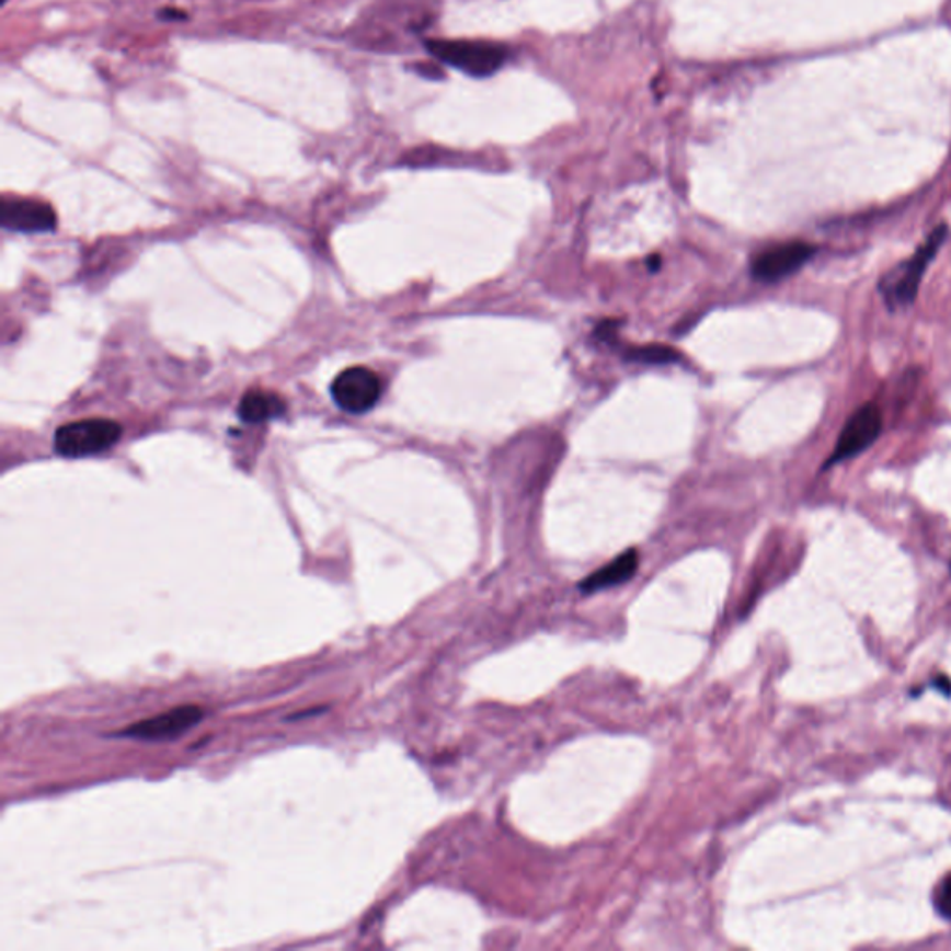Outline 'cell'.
<instances>
[{"label":"cell","instance_id":"6da1fadb","mask_svg":"<svg viewBox=\"0 0 951 951\" xmlns=\"http://www.w3.org/2000/svg\"><path fill=\"white\" fill-rule=\"evenodd\" d=\"M946 234H948V227H937L931 232V237L927 238L926 244L921 245L920 250L916 251L907 263L900 264L896 270H892L891 274L884 275L879 290L883 294L889 306L905 307L913 303V299L916 298L918 288H920L924 272L931 263V259L937 255V251L940 250Z\"/></svg>","mask_w":951,"mask_h":951},{"label":"cell","instance_id":"7a4b0ae2","mask_svg":"<svg viewBox=\"0 0 951 951\" xmlns=\"http://www.w3.org/2000/svg\"><path fill=\"white\" fill-rule=\"evenodd\" d=\"M122 437V426L111 419L69 422L55 435V450L61 458H88L108 450Z\"/></svg>","mask_w":951,"mask_h":951},{"label":"cell","instance_id":"3957f363","mask_svg":"<svg viewBox=\"0 0 951 951\" xmlns=\"http://www.w3.org/2000/svg\"><path fill=\"white\" fill-rule=\"evenodd\" d=\"M426 47L435 58L470 77H489L496 73L506 61V49L493 43L432 39L426 42Z\"/></svg>","mask_w":951,"mask_h":951},{"label":"cell","instance_id":"277c9868","mask_svg":"<svg viewBox=\"0 0 951 951\" xmlns=\"http://www.w3.org/2000/svg\"><path fill=\"white\" fill-rule=\"evenodd\" d=\"M331 394L339 408L346 413L360 415L378 403L381 397L379 376L365 366H352L339 374L331 385Z\"/></svg>","mask_w":951,"mask_h":951},{"label":"cell","instance_id":"5b68a950","mask_svg":"<svg viewBox=\"0 0 951 951\" xmlns=\"http://www.w3.org/2000/svg\"><path fill=\"white\" fill-rule=\"evenodd\" d=\"M881 427H883V416H881L878 405L867 403V405L857 409L841 429L835 450L825 463V469H829L830 465L840 463L844 459L855 458L860 451L867 450L868 446H872L878 440L879 435H881Z\"/></svg>","mask_w":951,"mask_h":951},{"label":"cell","instance_id":"8992f818","mask_svg":"<svg viewBox=\"0 0 951 951\" xmlns=\"http://www.w3.org/2000/svg\"><path fill=\"white\" fill-rule=\"evenodd\" d=\"M816 253V248L806 242H788L764 251L753 261V275L756 279L774 283L795 274L805 266Z\"/></svg>","mask_w":951,"mask_h":951},{"label":"cell","instance_id":"52a82bcc","mask_svg":"<svg viewBox=\"0 0 951 951\" xmlns=\"http://www.w3.org/2000/svg\"><path fill=\"white\" fill-rule=\"evenodd\" d=\"M202 718V708L186 704V707H177L170 710V712L160 713V715L151 718V720H144L140 723H136V725L127 726L117 736L149 740V742L175 738L179 734L188 731L190 726L199 723Z\"/></svg>","mask_w":951,"mask_h":951},{"label":"cell","instance_id":"ba28073f","mask_svg":"<svg viewBox=\"0 0 951 951\" xmlns=\"http://www.w3.org/2000/svg\"><path fill=\"white\" fill-rule=\"evenodd\" d=\"M2 227L18 232L53 231L56 227V214L49 203L31 197L4 196Z\"/></svg>","mask_w":951,"mask_h":951},{"label":"cell","instance_id":"9c48e42d","mask_svg":"<svg viewBox=\"0 0 951 951\" xmlns=\"http://www.w3.org/2000/svg\"><path fill=\"white\" fill-rule=\"evenodd\" d=\"M638 563H640L638 552L634 549L629 550V552H625V554L608 563L606 568L598 569L597 573L587 576L580 587H582V592L584 593H595L598 589H606V587L622 584V582H627V580L634 576L635 571H638Z\"/></svg>","mask_w":951,"mask_h":951},{"label":"cell","instance_id":"30bf717a","mask_svg":"<svg viewBox=\"0 0 951 951\" xmlns=\"http://www.w3.org/2000/svg\"><path fill=\"white\" fill-rule=\"evenodd\" d=\"M285 411H287V402L277 392L263 391V389L245 392L240 408H238L240 419L244 422H253V424L277 419V416L285 415Z\"/></svg>","mask_w":951,"mask_h":951},{"label":"cell","instance_id":"8fae6325","mask_svg":"<svg viewBox=\"0 0 951 951\" xmlns=\"http://www.w3.org/2000/svg\"><path fill=\"white\" fill-rule=\"evenodd\" d=\"M634 359L643 360V363H669V360L677 359V354L672 348L656 346V348L638 350Z\"/></svg>","mask_w":951,"mask_h":951},{"label":"cell","instance_id":"7c38bea8","mask_svg":"<svg viewBox=\"0 0 951 951\" xmlns=\"http://www.w3.org/2000/svg\"><path fill=\"white\" fill-rule=\"evenodd\" d=\"M937 905H939L940 913L951 920V875L940 886Z\"/></svg>","mask_w":951,"mask_h":951},{"label":"cell","instance_id":"4fadbf2b","mask_svg":"<svg viewBox=\"0 0 951 951\" xmlns=\"http://www.w3.org/2000/svg\"><path fill=\"white\" fill-rule=\"evenodd\" d=\"M8 0H2V4H7Z\"/></svg>","mask_w":951,"mask_h":951}]
</instances>
